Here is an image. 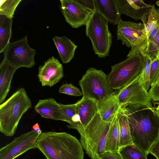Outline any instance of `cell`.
<instances>
[{
  "label": "cell",
  "instance_id": "obj_1",
  "mask_svg": "<svg viewBox=\"0 0 159 159\" xmlns=\"http://www.w3.org/2000/svg\"><path fill=\"white\" fill-rule=\"evenodd\" d=\"M127 117L133 143L148 155L159 138V116L154 108L139 105L122 107Z\"/></svg>",
  "mask_w": 159,
  "mask_h": 159
},
{
  "label": "cell",
  "instance_id": "obj_2",
  "mask_svg": "<svg viewBox=\"0 0 159 159\" xmlns=\"http://www.w3.org/2000/svg\"><path fill=\"white\" fill-rule=\"evenodd\" d=\"M36 148L47 159H84V152L80 142L65 132L42 133L38 138Z\"/></svg>",
  "mask_w": 159,
  "mask_h": 159
},
{
  "label": "cell",
  "instance_id": "obj_3",
  "mask_svg": "<svg viewBox=\"0 0 159 159\" xmlns=\"http://www.w3.org/2000/svg\"><path fill=\"white\" fill-rule=\"evenodd\" d=\"M31 106L25 89L17 90L0 105V131L7 136H13L21 117Z\"/></svg>",
  "mask_w": 159,
  "mask_h": 159
},
{
  "label": "cell",
  "instance_id": "obj_4",
  "mask_svg": "<svg viewBox=\"0 0 159 159\" xmlns=\"http://www.w3.org/2000/svg\"><path fill=\"white\" fill-rule=\"evenodd\" d=\"M111 123L103 121L98 112L84 129L78 131L80 136V143L91 159H99L105 152Z\"/></svg>",
  "mask_w": 159,
  "mask_h": 159
},
{
  "label": "cell",
  "instance_id": "obj_5",
  "mask_svg": "<svg viewBox=\"0 0 159 159\" xmlns=\"http://www.w3.org/2000/svg\"><path fill=\"white\" fill-rule=\"evenodd\" d=\"M85 25L86 35L91 41L95 53L99 58L108 56L112 43V35L108 29L107 21L94 11Z\"/></svg>",
  "mask_w": 159,
  "mask_h": 159
},
{
  "label": "cell",
  "instance_id": "obj_6",
  "mask_svg": "<svg viewBox=\"0 0 159 159\" xmlns=\"http://www.w3.org/2000/svg\"><path fill=\"white\" fill-rule=\"evenodd\" d=\"M143 64V55L138 53L112 66L107 75L111 88L120 90L126 86L140 74Z\"/></svg>",
  "mask_w": 159,
  "mask_h": 159
},
{
  "label": "cell",
  "instance_id": "obj_7",
  "mask_svg": "<svg viewBox=\"0 0 159 159\" xmlns=\"http://www.w3.org/2000/svg\"><path fill=\"white\" fill-rule=\"evenodd\" d=\"M117 40H121L131 50L127 55L129 57L138 53L144 55L148 45V39L145 26L143 23L123 21L117 25Z\"/></svg>",
  "mask_w": 159,
  "mask_h": 159
},
{
  "label": "cell",
  "instance_id": "obj_8",
  "mask_svg": "<svg viewBox=\"0 0 159 159\" xmlns=\"http://www.w3.org/2000/svg\"><path fill=\"white\" fill-rule=\"evenodd\" d=\"M83 97L98 101L116 92L110 87L107 75L102 70L89 68L79 81Z\"/></svg>",
  "mask_w": 159,
  "mask_h": 159
},
{
  "label": "cell",
  "instance_id": "obj_9",
  "mask_svg": "<svg viewBox=\"0 0 159 159\" xmlns=\"http://www.w3.org/2000/svg\"><path fill=\"white\" fill-rule=\"evenodd\" d=\"M3 53V60L18 69L30 68L35 65L34 56L36 51L28 43V36L12 43L10 42Z\"/></svg>",
  "mask_w": 159,
  "mask_h": 159
},
{
  "label": "cell",
  "instance_id": "obj_10",
  "mask_svg": "<svg viewBox=\"0 0 159 159\" xmlns=\"http://www.w3.org/2000/svg\"><path fill=\"white\" fill-rule=\"evenodd\" d=\"M140 74L117 93V98L122 107L127 105H139L153 108L148 92L139 81Z\"/></svg>",
  "mask_w": 159,
  "mask_h": 159
},
{
  "label": "cell",
  "instance_id": "obj_11",
  "mask_svg": "<svg viewBox=\"0 0 159 159\" xmlns=\"http://www.w3.org/2000/svg\"><path fill=\"white\" fill-rule=\"evenodd\" d=\"M39 134L34 129L16 137L0 149V159H14L32 149L36 148Z\"/></svg>",
  "mask_w": 159,
  "mask_h": 159
},
{
  "label": "cell",
  "instance_id": "obj_12",
  "mask_svg": "<svg viewBox=\"0 0 159 159\" xmlns=\"http://www.w3.org/2000/svg\"><path fill=\"white\" fill-rule=\"evenodd\" d=\"M61 11L66 21L72 28L85 25L93 11L85 8L75 0H60Z\"/></svg>",
  "mask_w": 159,
  "mask_h": 159
},
{
  "label": "cell",
  "instance_id": "obj_13",
  "mask_svg": "<svg viewBox=\"0 0 159 159\" xmlns=\"http://www.w3.org/2000/svg\"><path fill=\"white\" fill-rule=\"evenodd\" d=\"M64 76L63 67L58 60L52 57L39 67L38 77L42 86L51 87L58 83Z\"/></svg>",
  "mask_w": 159,
  "mask_h": 159
},
{
  "label": "cell",
  "instance_id": "obj_14",
  "mask_svg": "<svg viewBox=\"0 0 159 159\" xmlns=\"http://www.w3.org/2000/svg\"><path fill=\"white\" fill-rule=\"evenodd\" d=\"M120 15L124 14L135 20H140L145 26L152 5L141 0H116Z\"/></svg>",
  "mask_w": 159,
  "mask_h": 159
},
{
  "label": "cell",
  "instance_id": "obj_15",
  "mask_svg": "<svg viewBox=\"0 0 159 159\" xmlns=\"http://www.w3.org/2000/svg\"><path fill=\"white\" fill-rule=\"evenodd\" d=\"M117 93L97 101L98 112L104 122L111 123L122 107L117 98Z\"/></svg>",
  "mask_w": 159,
  "mask_h": 159
},
{
  "label": "cell",
  "instance_id": "obj_16",
  "mask_svg": "<svg viewBox=\"0 0 159 159\" xmlns=\"http://www.w3.org/2000/svg\"><path fill=\"white\" fill-rule=\"evenodd\" d=\"M95 11L102 15L108 23L117 25L121 20L116 0H93Z\"/></svg>",
  "mask_w": 159,
  "mask_h": 159
},
{
  "label": "cell",
  "instance_id": "obj_17",
  "mask_svg": "<svg viewBox=\"0 0 159 159\" xmlns=\"http://www.w3.org/2000/svg\"><path fill=\"white\" fill-rule=\"evenodd\" d=\"M60 108V103L52 98L39 100L34 107L35 111L43 118L65 121Z\"/></svg>",
  "mask_w": 159,
  "mask_h": 159
},
{
  "label": "cell",
  "instance_id": "obj_18",
  "mask_svg": "<svg viewBox=\"0 0 159 159\" xmlns=\"http://www.w3.org/2000/svg\"><path fill=\"white\" fill-rule=\"evenodd\" d=\"M75 104L77 113L80 117L82 130L98 113L97 102L91 99L83 97Z\"/></svg>",
  "mask_w": 159,
  "mask_h": 159
},
{
  "label": "cell",
  "instance_id": "obj_19",
  "mask_svg": "<svg viewBox=\"0 0 159 159\" xmlns=\"http://www.w3.org/2000/svg\"><path fill=\"white\" fill-rule=\"evenodd\" d=\"M18 68L4 60L0 64V104L4 101L11 87L13 75Z\"/></svg>",
  "mask_w": 159,
  "mask_h": 159
},
{
  "label": "cell",
  "instance_id": "obj_20",
  "mask_svg": "<svg viewBox=\"0 0 159 159\" xmlns=\"http://www.w3.org/2000/svg\"><path fill=\"white\" fill-rule=\"evenodd\" d=\"M52 39L62 62L67 63L70 62L74 57L77 46L65 36H55Z\"/></svg>",
  "mask_w": 159,
  "mask_h": 159
},
{
  "label": "cell",
  "instance_id": "obj_21",
  "mask_svg": "<svg viewBox=\"0 0 159 159\" xmlns=\"http://www.w3.org/2000/svg\"><path fill=\"white\" fill-rule=\"evenodd\" d=\"M117 117L119 125L120 148L134 144L128 118L122 108L117 113Z\"/></svg>",
  "mask_w": 159,
  "mask_h": 159
},
{
  "label": "cell",
  "instance_id": "obj_22",
  "mask_svg": "<svg viewBox=\"0 0 159 159\" xmlns=\"http://www.w3.org/2000/svg\"><path fill=\"white\" fill-rule=\"evenodd\" d=\"M119 125L116 115L111 123L107 134L105 152H119Z\"/></svg>",
  "mask_w": 159,
  "mask_h": 159
},
{
  "label": "cell",
  "instance_id": "obj_23",
  "mask_svg": "<svg viewBox=\"0 0 159 159\" xmlns=\"http://www.w3.org/2000/svg\"><path fill=\"white\" fill-rule=\"evenodd\" d=\"M12 24V19L0 15V53L3 52L10 42Z\"/></svg>",
  "mask_w": 159,
  "mask_h": 159
},
{
  "label": "cell",
  "instance_id": "obj_24",
  "mask_svg": "<svg viewBox=\"0 0 159 159\" xmlns=\"http://www.w3.org/2000/svg\"><path fill=\"white\" fill-rule=\"evenodd\" d=\"M119 152L123 159H148L146 153L134 144L121 148Z\"/></svg>",
  "mask_w": 159,
  "mask_h": 159
},
{
  "label": "cell",
  "instance_id": "obj_25",
  "mask_svg": "<svg viewBox=\"0 0 159 159\" xmlns=\"http://www.w3.org/2000/svg\"><path fill=\"white\" fill-rule=\"evenodd\" d=\"M21 0H0V15L12 18L15 11Z\"/></svg>",
  "mask_w": 159,
  "mask_h": 159
},
{
  "label": "cell",
  "instance_id": "obj_26",
  "mask_svg": "<svg viewBox=\"0 0 159 159\" xmlns=\"http://www.w3.org/2000/svg\"><path fill=\"white\" fill-rule=\"evenodd\" d=\"M144 64L142 70L140 74L139 80L148 91L150 89L151 84L150 80V66L151 61L146 55H143Z\"/></svg>",
  "mask_w": 159,
  "mask_h": 159
},
{
  "label": "cell",
  "instance_id": "obj_27",
  "mask_svg": "<svg viewBox=\"0 0 159 159\" xmlns=\"http://www.w3.org/2000/svg\"><path fill=\"white\" fill-rule=\"evenodd\" d=\"M159 26V10L156 9L155 6L152 5L145 26V31L148 39L151 31Z\"/></svg>",
  "mask_w": 159,
  "mask_h": 159
},
{
  "label": "cell",
  "instance_id": "obj_28",
  "mask_svg": "<svg viewBox=\"0 0 159 159\" xmlns=\"http://www.w3.org/2000/svg\"><path fill=\"white\" fill-rule=\"evenodd\" d=\"M60 110L64 119L65 121L69 124L66 126L69 128L72 129L74 125L73 119L77 114L75 104L65 105L60 103Z\"/></svg>",
  "mask_w": 159,
  "mask_h": 159
},
{
  "label": "cell",
  "instance_id": "obj_29",
  "mask_svg": "<svg viewBox=\"0 0 159 159\" xmlns=\"http://www.w3.org/2000/svg\"><path fill=\"white\" fill-rule=\"evenodd\" d=\"M159 54V30L155 39L148 43L144 55H146L151 59V62L157 59Z\"/></svg>",
  "mask_w": 159,
  "mask_h": 159
},
{
  "label": "cell",
  "instance_id": "obj_30",
  "mask_svg": "<svg viewBox=\"0 0 159 159\" xmlns=\"http://www.w3.org/2000/svg\"><path fill=\"white\" fill-rule=\"evenodd\" d=\"M59 92L74 96H80L83 95L82 91L78 88L70 83L63 84L59 89Z\"/></svg>",
  "mask_w": 159,
  "mask_h": 159
},
{
  "label": "cell",
  "instance_id": "obj_31",
  "mask_svg": "<svg viewBox=\"0 0 159 159\" xmlns=\"http://www.w3.org/2000/svg\"><path fill=\"white\" fill-rule=\"evenodd\" d=\"M159 79V61L157 59L151 62L150 66V80L151 86L157 82Z\"/></svg>",
  "mask_w": 159,
  "mask_h": 159
},
{
  "label": "cell",
  "instance_id": "obj_32",
  "mask_svg": "<svg viewBox=\"0 0 159 159\" xmlns=\"http://www.w3.org/2000/svg\"><path fill=\"white\" fill-rule=\"evenodd\" d=\"M99 159H123L119 152L106 151L99 157Z\"/></svg>",
  "mask_w": 159,
  "mask_h": 159
},
{
  "label": "cell",
  "instance_id": "obj_33",
  "mask_svg": "<svg viewBox=\"0 0 159 159\" xmlns=\"http://www.w3.org/2000/svg\"><path fill=\"white\" fill-rule=\"evenodd\" d=\"M149 94L152 100L159 102V84H155L148 90Z\"/></svg>",
  "mask_w": 159,
  "mask_h": 159
},
{
  "label": "cell",
  "instance_id": "obj_34",
  "mask_svg": "<svg viewBox=\"0 0 159 159\" xmlns=\"http://www.w3.org/2000/svg\"><path fill=\"white\" fill-rule=\"evenodd\" d=\"M86 8L93 11H95L93 0H75Z\"/></svg>",
  "mask_w": 159,
  "mask_h": 159
},
{
  "label": "cell",
  "instance_id": "obj_35",
  "mask_svg": "<svg viewBox=\"0 0 159 159\" xmlns=\"http://www.w3.org/2000/svg\"><path fill=\"white\" fill-rule=\"evenodd\" d=\"M149 153L153 155L157 159H159V140L152 146L149 151Z\"/></svg>",
  "mask_w": 159,
  "mask_h": 159
},
{
  "label": "cell",
  "instance_id": "obj_36",
  "mask_svg": "<svg viewBox=\"0 0 159 159\" xmlns=\"http://www.w3.org/2000/svg\"><path fill=\"white\" fill-rule=\"evenodd\" d=\"M159 30V26L154 29L151 32L148 38V42L152 41L156 37Z\"/></svg>",
  "mask_w": 159,
  "mask_h": 159
},
{
  "label": "cell",
  "instance_id": "obj_37",
  "mask_svg": "<svg viewBox=\"0 0 159 159\" xmlns=\"http://www.w3.org/2000/svg\"><path fill=\"white\" fill-rule=\"evenodd\" d=\"M33 129L37 132L39 134H40L42 133L39 124L38 123H37L34 124L32 127Z\"/></svg>",
  "mask_w": 159,
  "mask_h": 159
},
{
  "label": "cell",
  "instance_id": "obj_38",
  "mask_svg": "<svg viewBox=\"0 0 159 159\" xmlns=\"http://www.w3.org/2000/svg\"><path fill=\"white\" fill-rule=\"evenodd\" d=\"M159 84V79H158V81H157V83L155 84ZM154 85H155V84H154Z\"/></svg>",
  "mask_w": 159,
  "mask_h": 159
},
{
  "label": "cell",
  "instance_id": "obj_39",
  "mask_svg": "<svg viewBox=\"0 0 159 159\" xmlns=\"http://www.w3.org/2000/svg\"><path fill=\"white\" fill-rule=\"evenodd\" d=\"M157 59L159 60V54L158 56V57H157Z\"/></svg>",
  "mask_w": 159,
  "mask_h": 159
},
{
  "label": "cell",
  "instance_id": "obj_40",
  "mask_svg": "<svg viewBox=\"0 0 159 159\" xmlns=\"http://www.w3.org/2000/svg\"><path fill=\"white\" fill-rule=\"evenodd\" d=\"M158 140H159V139H158Z\"/></svg>",
  "mask_w": 159,
  "mask_h": 159
}]
</instances>
